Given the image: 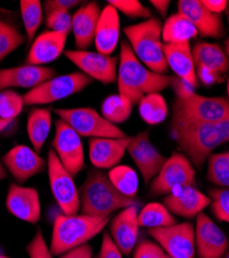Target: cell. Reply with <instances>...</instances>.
Segmentation results:
<instances>
[{"label":"cell","instance_id":"1","mask_svg":"<svg viewBox=\"0 0 229 258\" xmlns=\"http://www.w3.org/2000/svg\"><path fill=\"white\" fill-rule=\"evenodd\" d=\"M173 76L156 74L145 68L134 55L129 42L123 40L120 48L117 83L119 94L133 105L151 93H159L171 87Z\"/></svg>","mask_w":229,"mask_h":258},{"label":"cell","instance_id":"2","mask_svg":"<svg viewBox=\"0 0 229 258\" xmlns=\"http://www.w3.org/2000/svg\"><path fill=\"white\" fill-rule=\"evenodd\" d=\"M80 210L83 215L108 218L117 210L136 206V201L125 197L112 184L109 176L100 170L88 174L79 190Z\"/></svg>","mask_w":229,"mask_h":258},{"label":"cell","instance_id":"3","mask_svg":"<svg viewBox=\"0 0 229 258\" xmlns=\"http://www.w3.org/2000/svg\"><path fill=\"white\" fill-rule=\"evenodd\" d=\"M172 138L183 154L199 169L218 147L229 142V117L185 129Z\"/></svg>","mask_w":229,"mask_h":258},{"label":"cell","instance_id":"4","mask_svg":"<svg viewBox=\"0 0 229 258\" xmlns=\"http://www.w3.org/2000/svg\"><path fill=\"white\" fill-rule=\"evenodd\" d=\"M110 217H92L87 215H59L53 225L50 251L62 255L87 244L109 224Z\"/></svg>","mask_w":229,"mask_h":258},{"label":"cell","instance_id":"5","mask_svg":"<svg viewBox=\"0 0 229 258\" xmlns=\"http://www.w3.org/2000/svg\"><path fill=\"white\" fill-rule=\"evenodd\" d=\"M227 117H229V101L224 97H205L195 93L188 98H177L173 107L171 136Z\"/></svg>","mask_w":229,"mask_h":258},{"label":"cell","instance_id":"6","mask_svg":"<svg viewBox=\"0 0 229 258\" xmlns=\"http://www.w3.org/2000/svg\"><path fill=\"white\" fill-rule=\"evenodd\" d=\"M125 36L136 58L150 71L164 75L169 70L162 42V25L157 18L124 28Z\"/></svg>","mask_w":229,"mask_h":258},{"label":"cell","instance_id":"7","mask_svg":"<svg viewBox=\"0 0 229 258\" xmlns=\"http://www.w3.org/2000/svg\"><path fill=\"white\" fill-rule=\"evenodd\" d=\"M92 83L91 78L81 72L57 76L22 95L23 102L24 105L53 103L79 93Z\"/></svg>","mask_w":229,"mask_h":258},{"label":"cell","instance_id":"8","mask_svg":"<svg viewBox=\"0 0 229 258\" xmlns=\"http://www.w3.org/2000/svg\"><path fill=\"white\" fill-rule=\"evenodd\" d=\"M59 119L66 122L80 137L86 138H113L128 137L117 125L109 122L92 107H74V109H56Z\"/></svg>","mask_w":229,"mask_h":258},{"label":"cell","instance_id":"9","mask_svg":"<svg viewBox=\"0 0 229 258\" xmlns=\"http://www.w3.org/2000/svg\"><path fill=\"white\" fill-rule=\"evenodd\" d=\"M195 177L192 162L183 153L175 152L166 159L158 175L151 182L150 195L152 197L169 196L176 188L193 186Z\"/></svg>","mask_w":229,"mask_h":258},{"label":"cell","instance_id":"10","mask_svg":"<svg viewBox=\"0 0 229 258\" xmlns=\"http://www.w3.org/2000/svg\"><path fill=\"white\" fill-rule=\"evenodd\" d=\"M48 174L52 195L64 215H75L80 211V193L73 177L62 165L53 149L48 153Z\"/></svg>","mask_w":229,"mask_h":258},{"label":"cell","instance_id":"11","mask_svg":"<svg viewBox=\"0 0 229 258\" xmlns=\"http://www.w3.org/2000/svg\"><path fill=\"white\" fill-rule=\"evenodd\" d=\"M51 145L62 165L73 178L84 169L85 154L81 137L63 120H56Z\"/></svg>","mask_w":229,"mask_h":258},{"label":"cell","instance_id":"12","mask_svg":"<svg viewBox=\"0 0 229 258\" xmlns=\"http://www.w3.org/2000/svg\"><path fill=\"white\" fill-rule=\"evenodd\" d=\"M171 258H195V229L190 222L148 229Z\"/></svg>","mask_w":229,"mask_h":258},{"label":"cell","instance_id":"13","mask_svg":"<svg viewBox=\"0 0 229 258\" xmlns=\"http://www.w3.org/2000/svg\"><path fill=\"white\" fill-rule=\"evenodd\" d=\"M63 54L79 70H81V73L88 76L93 81L96 80L105 85L117 81L118 57L107 56L98 52L78 50H68Z\"/></svg>","mask_w":229,"mask_h":258},{"label":"cell","instance_id":"14","mask_svg":"<svg viewBox=\"0 0 229 258\" xmlns=\"http://www.w3.org/2000/svg\"><path fill=\"white\" fill-rule=\"evenodd\" d=\"M127 152L140 171L145 185L153 181L168 159L152 144L149 132H142L132 137Z\"/></svg>","mask_w":229,"mask_h":258},{"label":"cell","instance_id":"15","mask_svg":"<svg viewBox=\"0 0 229 258\" xmlns=\"http://www.w3.org/2000/svg\"><path fill=\"white\" fill-rule=\"evenodd\" d=\"M194 229L195 249L198 258H223L229 247L224 231L204 213L196 216Z\"/></svg>","mask_w":229,"mask_h":258},{"label":"cell","instance_id":"16","mask_svg":"<svg viewBox=\"0 0 229 258\" xmlns=\"http://www.w3.org/2000/svg\"><path fill=\"white\" fill-rule=\"evenodd\" d=\"M178 13L190 21L201 37L223 38L226 35L221 15L210 12L200 0H180Z\"/></svg>","mask_w":229,"mask_h":258},{"label":"cell","instance_id":"17","mask_svg":"<svg viewBox=\"0 0 229 258\" xmlns=\"http://www.w3.org/2000/svg\"><path fill=\"white\" fill-rule=\"evenodd\" d=\"M3 162L9 173L19 183H25L32 177L43 173L46 161L34 149L18 145L5 154Z\"/></svg>","mask_w":229,"mask_h":258},{"label":"cell","instance_id":"18","mask_svg":"<svg viewBox=\"0 0 229 258\" xmlns=\"http://www.w3.org/2000/svg\"><path fill=\"white\" fill-rule=\"evenodd\" d=\"M6 206L13 216L22 221L35 224L40 219V200L38 192L32 187L12 183L8 191Z\"/></svg>","mask_w":229,"mask_h":258},{"label":"cell","instance_id":"19","mask_svg":"<svg viewBox=\"0 0 229 258\" xmlns=\"http://www.w3.org/2000/svg\"><path fill=\"white\" fill-rule=\"evenodd\" d=\"M56 77L52 68L36 66H21L0 70V91L12 88L34 89L48 80Z\"/></svg>","mask_w":229,"mask_h":258},{"label":"cell","instance_id":"20","mask_svg":"<svg viewBox=\"0 0 229 258\" xmlns=\"http://www.w3.org/2000/svg\"><path fill=\"white\" fill-rule=\"evenodd\" d=\"M164 206L177 216L191 219L211 205L210 197L193 186L176 188L164 199Z\"/></svg>","mask_w":229,"mask_h":258},{"label":"cell","instance_id":"21","mask_svg":"<svg viewBox=\"0 0 229 258\" xmlns=\"http://www.w3.org/2000/svg\"><path fill=\"white\" fill-rule=\"evenodd\" d=\"M138 212L136 206L123 209L110 224V235L124 255H130L137 244Z\"/></svg>","mask_w":229,"mask_h":258},{"label":"cell","instance_id":"22","mask_svg":"<svg viewBox=\"0 0 229 258\" xmlns=\"http://www.w3.org/2000/svg\"><path fill=\"white\" fill-rule=\"evenodd\" d=\"M68 34L46 30L35 37L26 57L28 66L44 67L64 53Z\"/></svg>","mask_w":229,"mask_h":258},{"label":"cell","instance_id":"23","mask_svg":"<svg viewBox=\"0 0 229 258\" xmlns=\"http://www.w3.org/2000/svg\"><path fill=\"white\" fill-rule=\"evenodd\" d=\"M131 138L91 139L89 141V158L91 163L97 168L112 169L117 166L127 152Z\"/></svg>","mask_w":229,"mask_h":258},{"label":"cell","instance_id":"24","mask_svg":"<svg viewBox=\"0 0 229 258\" xmlns=\"http://www.w3.org/2000/svg\"><path fill=\"white\" fill-rule=\"evenodd\" d=\"M100 13L98 4L91 2L81 7L73 14L71 31L78 51H86L94 42Z\"/></svg>","mask_w":229,"mask_h":258},{"label":"cell","instance_id":"25","mask_svg":"<svg viewBox=\"0 0 229 258\" xmlns=\"http://www.w3.org/2000/svg\"><path fill=\"white\" fill-rule=\"evenodd\" d=\"M120 38L119 12L108 5L100 13L94 37L96 51L103 55L111 56L116 50Z\"/></svg>","mask_w":229,"mask_h":258},{"label":"cell","instance_id":"26","mask_svg":"<svg viewBox=\"0 0 229 258\" xmlns=\"http://www.w3.org/2000/svg\"><path fill=\"white\" fill-rule=\"evenodd\" d=\"M164 55L169 68L176 76L185 80L196 89L198 87V79L190 42L180 45L164 44Z\"/></svg>","mask_w":229,"mask_h":258},{"label":"cell","instance_id":"27","mask_svg":"<svg viewBox=\"0 0 229 258\" xmlns=\"http://www.w3.org/2000/svg\"><path fill=\"white\" fill-rule=\"evenodd\" d=\"M192 55L195 68L209 70L222 80L229 74V58L218 44L199 41L193 47Z\"/></svg>","mask_w":229,"mask_h":258},{"label":"cell","instance_id":"28","mask_svg":"<svg viewBox=\"0 0 229 258\" xmlns=\"http://www.w3.org/2000/svg\"><path fill=\"white\" fill-rule=\"evenodd\" d=\"M197 35L198 32L194 25L179 13L166 19L162 26V41L164 44H186V42H190V40Z\"/></svg>","mask_w":229,"mask_h":258},{"label":"cell","instance_id":"29","mask_svg":"<svg viewBox=\"0 0 229 258\" xmlns=\"http://www.w3.org/2000/svg\"><path fill=\"white\" fill-rule=\"evenodd\" d=\"M52 127V113L48 109L35 107L27 118V135L33 149L38 153L44 148Z\"/></svg>","mask_w":229,"mask_h":258},{"label":"cell","instance_id":"30","mask_svg":"<svg viewBox=\"0 0 229 258\" xmlns=\"http://www.w3.org/2000/svg\"><path fill=\"white\" fill-rule=\"evenodd\" d=\"M137 218L139 226L148 229L166 227L177 223L169 209L159 203L145 205L139 212Z\"/></svg>","mask_w":229,"mask_h":258},{"label":"cell","instance_id":"31","mask_svg":"<svg viewBox=\"0 0 229 258\" xmlns=\"http://www.w3.org/2000/svg\"><path fill=\"white\" fill-rule=\"evenodd\" d=\"M138 112L141 119L150 125L163 122L169 115L165 98L160 93H151L143 96L138 102Z\"/></svg>","mask_w":229,"mask_h":258},{"label":"cell","instance_id":"32","mask_svg":"<svg viewBox=\"0 0 229 258\" xmlns=\"http://www.w3.org/2000/svg\"><path fill=\"white\" fill-rule=\"evenodd\" d=\"M21 17L25 28L26 39L31 45L35 39V35L44 20L43 5L38 0H22L20 2Z\"/></svg>","mask_w":229,"mask_h":258},{"label":"cell","instance_id":"33","mask_svg":"<svg viewBox=\"0 0 229 258\" xmlns=\"http://www.w3.org/2000/svg\"><path fill=\"white\" fill-rule=\"evenodd\" d=\"M133 104L122 95L108 96L101 104V115L112 124H120L127 121L132 114Z\"/></svg>","mask_w":229,"mask_h":258},{"label":"cell","instance_id":"34","mask_svg":"<svg viewBox=\"0 0 229 258\" xmlns=\"http://www.w3.org/2000/svg\"><path fill=\"white\" fill-rule=\"evenodd\" d=\"M108 176L122 195L134 199L138 190V177L133 168L127 165H117L109 171Z\"/></svg>","mask_w":229,"mask_h":258},{"label":"cell","instance_id":"35","mask_svg":"<svg viewBox=\"0 0 229 258\" xmlns=\"http://www.w3.org/2000/svg\"><path fill=\"white\" fill-rule=\"evenodd\" d=\"M206 179L216 186L229 189V151L213 153L207 158Z\"/></svg>","mask_w":229,"mask_h":258},{"label":"cell","instance_id":"36","mask_svg":"<svg viewBox=\"0 0 229 258\" xmlns=\"http://www.w3.org/2000/svg\"><path fill=\"white\" fill-rule=\"evenodd\" d=\"M26 36L13 25L0 21V62L25 42Z\"/></svg>","mask_w":229,"mask_h":258},{"label":"cell","instance_id":"37","mask_svg":"<svg viewBox=\"0 0 229 258\" xmlns=\"http://www.w3.org/2000/svg\"><path fill=\"white\" fill-rule=\"evenodd\" d=\"M22 95L12 89L0 91V118L13 121L23 110Z\"/></svg>","mask_w":229,"mask_h":258},{"label":"cell","instance_id":"38","mask_svg":"<svg viewBox=\"0 0 229 258\" xmlns=\"http://www.w3.org/2000/svg\"><path fill=\"white\" fill-rule=\"evenodd\" d=\"M211 211L214 216L223 222L229 223V189H211Z\"/></svg>","mask_w":229,"mask_h":258},{"label":"cell","instance_id":"39","mask_svg":"<svg viewBox=\"0 0 229 258\" xmlns=\"http://www.w3.org/2000/svg\"><path fill=\"white\" fill-rule=\"evenodd\" d=\"M108 5H111L118 12L129 18H140L145 20L152 18L151 10L144 7L138 0H109Z\"/></svg>","mask_w":229,"mask_h":258},{"label":"cell","instance_id":"40","mask_svg":"<svg viewBox=\"0 0 229 258\" xmlns=\"http://www.w3.org/2000/svg\"><path fill=\"white\" fill-rule=\"evenodd\" d=\"M46 25L48 30L69 34L72 25V16L69 12L52 11L46 13Z\"/></svg>","mask_w":229,"mask_h":258},{"label":"cell","instance_id":"41","mask_svg":"<svg viewBox=\"0 0 229 258\" xmlns=\"http://www.w3.org/2000/svg\"><path fill=\"white\" fill-rule=\"evenodd\" d=\"M133 258H171L170 255L157 243L142 240L133 249Z\"/></svg>","mask_w":229,"mask_h":258},{"label":"cell","instance_id":"42","mask_svg":"<svg viewBox=\"0 0 229 258\" xmlns=\"http://www.w3.org/2000/svg\"><path fill=\"white\" fill-rule=\"evenodd\" d=\"M26 251L29 258H53L41 229L36 231L34 238L27 245Z\"/></svg>","mask_w":229,"mask_h":258},{"label":"cell","instance_id":"43","mask_svg":"<svg viewBox=\"0 0 229 258\" xmlns=\"http://www.w3.org/2000/svg\"><path fill=\"white\" fill-rule=\"evenodd\" d=\"M123 253L114 243L109 232H105L102 236L101 247L96 258H123Z\"/></svg>","mask_w":229,"mask_h":258},{"label":"cell","instance_id":"44","mask_svg":"<svg viewBox=\"0 0 229 258\" xmlns=\"http://www.w3.org/2000/svg\"><path fill=\"white\" fill-rule=\"evenodd\" d=\"M171 87L173 88L177 98H188L195 94V89L192 86L177 76L173 77Z\"/></svg>","mask_w":229,"mask_h":258},{"label":"cell","instance_id":"45","mask_svg":"<svg viewBox=\"0 0 229 258\" xmlns=\"http://www.w3.org/2000/svg\"><path fill=\"white\" fill-rule=\"evenodd\" d=\"M81 4L80 0H47L44 4V9L46 13L52 11L69 12Z\"/></svg>","mask_w":229,"mask_h":258},{"label":"cell","instance_id":"46","mask_svg":"<svg viewBox=\"0 0 229 258\" xmlns=\"http://www.w3.org/2000/svg\"><path fill=\"white\" fill-rule=\"evenodd\" d=\"M92 247L85 244L62 254L60 258H92Z\"/></svg>","mask_w":229,"mask_h":258},{"label":"cell","instance_id":"47","mask_svg":"<svg viewBox=\"0 0 229 258\" xmlns=\"http://www.w3.org/2000/svg\"><path fill=\"white\" fill-rule=\"evenodd\" d=\"M202 4L210 12L217 15L224 13L227 7L226 0H202Z\"/></svg>","mask_w":229,"mask_h":258},{"label":"cell","instance_id":"48","mask_svg":"<svg viewBox=\"0 0 229 258\" xmlns=\"http://www.w3.org/2000/svg\"><path fill=\"white\" fill-rule=\"evenodd\" d=\"M150 4L155 8V10L162 16L165 17L168 14L169 8L171 6L170 0H151Z\"/></svg>","mask_w":229,"mask_h":258},{"label":"cell","instance_id":"49","mask_svg":"<svg viewBox=\"0 0 229 258\" xmlns=\"http://www.w3.org/2000/svg\"><path fill=\"white\" fill-rule=\"evenodd\" d=\"M8 177V171H7V168L3 162V160L0 159V181H3L5 179H7Z\"/></svg>","mask_w":229,"mask_h":258},{"label":"cell","instance_id":"50","mask_svg":"<svg viewBox=\"0 0 229 258\" xmlns=\"http://www.w3.org/2000/svg\"><path fill=\"white\" fill-rule=\"evenodd\" d=\"M12 122H13V121H11V120H5V119L0 118V133L4 132L5 129H6Z\"/></svg>","mask_w":229,"mask_h":258},{"label":"cell","instance_id":"51","mask_svg":"<svg viewBox=\"0 0 229 258\" xmlns=\"http://www.w3.org/2000/svg\"><path fill=\"white\" fill-rule=\"evenodd\" d=\"M225 17H226V21H227V26H228V30H229V2H227V7L225 10Z\"/></svg>","mask_w":229,"mask_h":258},{"label":"cell","instance_id":"52","mask_svg":"<svg viewBox=\"0 0 229 258\" xmlns=\"http://www.w3.org/2000/svg\"><path fill=\"white\" fill-rule=\"evenodd\" d=\"M224 47H225V54H226V55H227V57L229 58V37L225 39Z\"/></svg>","mask_w":229,"mask_h":258},{"label":"cell","instance_id":"53","mask_svg":"<svg viewBox=\"0 0 229 258\" xmlns=\"http://www.w3.org/2000/svg\"><path fill=\"white\" fill-rule=\"evenodd\" d=\"M227 94H228V101H229V78L227 80Z\"/></svg>","mask_w":229,"mask_h":258},{"label":"cell","instance_id":"54","mask_svg":"<svg viewBox=\"0 0 229 258\" xmlns=\"http://www.w3.org/2000/svg\"><path fill=\"white\" fill-rule=\"evenodd\" d=\"M223 258H229V247H228V249H227V251H226L225 255L223 256Z\"/></svg>","mask_w":229,"mask_h":258},{"label":"cell","instance_id":"55","mask_svg":"<svg viewBox=\"0 0 229 258\" xmlns=\"http://www.w3.org/2000/svg\"><path fill=\"white\" fill-rule=\"evenodd\" d=\"M0 258H12V257H9V256H6V255H2V254H0Z\"/></svg>","mask_w":229,"mask_h":258}]
</instances>
